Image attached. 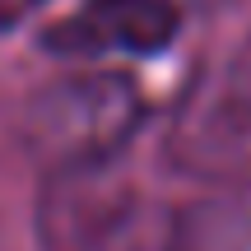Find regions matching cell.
I'll use <instances>...</instances> for the list:
<instances>
[{
	"label": "cell",
	"instance_id": "obj_1",
	"mask_svg": "<svg viewBox=\"0 0 251 251\" xmlns=\"http://www.w3.org/2000/svg\"><path fill=\"white\" fill-rule=\"evenodd\" d=\"M177 209L117 168L51 172L37 196L42 251H172Z\"/></svg>",
	"mask_w": 251,
	"mask_h": 251
},
{
	"label": "cell",
	"instance_id": "obj_3",
	"mask_svg": "<svg viewBox=\"0 0 251 251\" xmlns=\"http://www.w3.org/2000/svg\"><path fill=\"white\" fill-rule=\"evenodd\" d=\"M177 28L172 0H84L42 28V47L51 56H158Z\"/></svg>",
	"mask_w": 251,
	"mask_h": 251
},
{
	"label": "cell",
	"instance_id": "obj_5",
	"mask_svg": "<svg viewBox=\"0 0 251 251\" xmlns=\"http://www.w3.org/2000/svg\"><path fill=\"white\" fill-rule=\"evenodd\" d=\"M224 112H228V121H233L242 135H251V42L237 51L233 70H228V84H224Z\"/></svg>",
	"mask_w": 251,
	"mask_h": 251
},
{
	"label": "cell",
	"instance_id": "obj_4",
	"mask_svg": "<svg viewBox=\"0 0 251 251\" xmlns=\"http://www.w3.org/2000/svg\"><path fill=\"white\" fill-rule=\"evenodd\" d=\"M172 251H251V177L177 209Z\"/></svg>",
	"mask_w": 251,
	"mask_h": 251
},
{
	"label": "cell",
	"instance_id": "obj_2",
	"mask_svg": "<svg viewBox=\"0 0 251 251\" xmlns=\"http://www.w3.org/2000/svg\"><path fill=\"white\" fill-rule=\"evenodd\" d=\"M144 98L126 75H70L61 84H47L24 107L28 153L51 172H79V168H107L117 153L140 135Z\"/></svg>",
	"mask_w": 251,
	"mask_h": 251
},
{
	"label": "cell",
	"instance_id": "obj_6",
	"mask_svg": "<svg viewBox=\"0 0 251 251\" xmlns=\"http://www.w3.org/2000/svg\"><path fill=\"white\" fill-rule=\"evenodd\" d=\"M37 5H42V0H0V33H5V28H14V24H24Z\"/></svg>",
	"mask_w": 251,
	"mask_h": 251
}]
</instances>
